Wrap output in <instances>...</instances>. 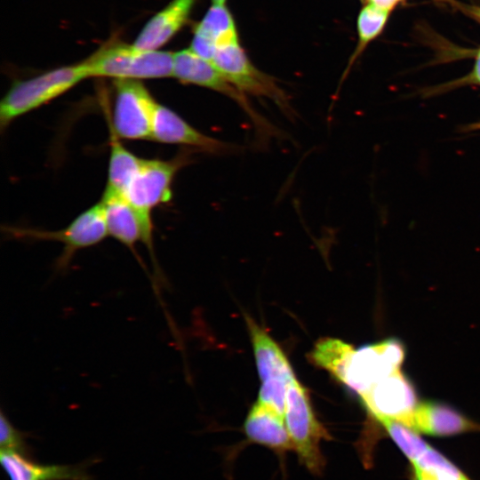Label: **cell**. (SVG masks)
Returning <instances> with one entry per match:
<instances>
[{"mask_svg":"<svg viewBox=\"0 0 480 480\" xmlns=\"http://www.w3.org/2000/svg\"><path fill=\"white\" fill-rule=\"evenodd\" d=\"M404 425L433 436H452L476 428L475 424L455 409L436 402L418 404Z\"/></svg>","mask_w":480,"mask_h":480,"instance_id":"16","label":"cell"},{"mask_svg":"<svg viewBox=\"0 0 480 480\" xmlns=\"http://www.w3.org/2000/svg\"><path fill=\"white\" fill-rule=\"evenodd\" d=\"M115 104L110 124L117 138L151 140L158 102L139 80L115 79Z\"/></svg>","mask_w":480,"mask_h":480,"instance_id":"8","label":"cell"},{"mask_svg":"<svg viewBox=\"0 0 480 480\" xmlns=\"http://www.w3.org/2000/svg\"><path fill=\"white\" fill-rule=\"evenodd\" d=\"M82 63L88 77L140 80L173 76L172 52L140 50L117 41L106 44Z\"/></svg>","mask_w":480,"mask_h":480,"instance_id":"1","label":"cell"},{"mask_svg":"<svg viewBox=\"0 0 480 480\" xmlns=\"http://www.w3.org/2000/svg\"><path fill=\"white\" fill-rule=\"evenodd\" d=\"M393 441L412 461L417 460L429 447L413 429L394 420L380 421Z\"/></svg>","mask_w":480,"mask_h":480,"instance_id":"21","label":"cell"},{"mask_svg":"<svg viewBox=\"0 0 480 480\" xmlns=\"http://www.w3.org/2000/svg\"><path fill=\"white\" fill-rule=\"evenodd\" d=\"M404 357V344L395 339L352 347L332 376L361 396L380 380L400 370Z\"/></svg>","mask_w":480,"mask_h":480,"instance_id":"4","label":"cell"},{"mask_svg":"<svg viewBox=\"0 0 480 480\" xmlns=\"http://www.w3.org/2000/svg\"><path fill=\"white\" fill-rule=\"evenodd\" d=\"M183 84H192L221 92L235 100L250 118L255 133V145L267 147L273 139L283 136L282 132L258 113L244 92L229 83L209 60L191 49L173 53V76Z\"/></svg>","mask_w":480,"mask_h":480,"instance_id":"3","label":"cell"},{"mask_svg":"<svg viewBox=\"0 0 480 480\" xmlns=\"http://www.w3.org/2000/svg\"><path fill=\"white\" fill-rule=\"evenodd\" d=\"M27 433L16 428L7 416L1 411L0 447L3 451H12L30 457L29 446L26 441Z\"/></svg>","mask_w":480,"mask_h":480,"instance_id":"23","label":"cell"},{"mask_svg":"<svg viewBox=\"0 0 480 480\" xmlns=\"http://www.w3.org/2000/svg\"><path fill=\"white\" fill-rule=\"evenodd\" d=\"M195 32L213 41L217 48L237 43L234 20L223 4L212 5Z\"/></svg>","mask_w":480,"mask_h":480,"instance_id":"19","label":"cell"},{"mask_svg":"<svg viewBox=\"0 0 480 480\" xmlns=\"http://www.w3.org/2000/svg\"><path fill=\"white\" fill-rule=\"evenodd\" d=\"M214 4H223L226 0H212Z\"/></svg>","mask_w":480,"mask_h":480,"instance_id":"29","label":"cell"},{"mask_svg":"<svg viewBox=\"0 0 480 480\" xmlns=\"http://www.w3.org/2000/svg\"><path fill=\"white\" fill-rule=\"evenodd\" d=\"M244 430L249 441L272 450L280 457L293 450L284 416L258 401L245 418Z\"/></svg>","mask_w":480,"mask_h":480,"instance_id":"13","label":"cell"},{"mask_svg":"<svg viewBox=\"0 0 480 480\" xmlns=\"http://www.w3.org/2000/svg\"><path fill=\"white\" fill-rule=\"evenodd\" d=\"M389 12V10L381 8L372 3L368 4L362 9L357 20L358 51L363 50L370 41L381 32Z\"/></svg>","mask_w":480,"mask_h":480,"instance_id":"22","label":"cell"},{"mask_svg":"<svg viewBox=\"0 0 480 480\" xmlns=\"http://www.w3.org/2000/svg\"><path fill=\"white\" fill-rule=\"evenodd\" d=\"M469 80L475 84H480V55L477 54L473 72Z\"/></svg>","mask_w":480,"mask_h":480,"instance_id":"28","label":"cell"},{"mask_svg":"<svg viewBox=\"0 0 480 480\" xmlns=\"http://www.w3.org/2000/svg\"><path fill=\"white\" fill-rule=\"evenodd\" d=\"M453 6L480 22V6L459 3L455 0H447Z\"/></svg>","mask_w":480,"mask_h":480,"instance_id":"26","label":"cell"},{"mask_svg":"<svg viewBox=\"0 0 480 480\" xmlns=\"http://www.w3.org/2000/svg\"><path fill=\"white\" fill-rule=\"evenodd\" d=\"M211 62L241 92L268 97L286 116L292 119L296 116L284 92L251 64L238 43L218 47Z\"/></svg>","mask_w":480,"mask_h":480,"instance_id":"9","label":"cell"},{"mask_svg":"<svg viewBox=\"0 0 480 480\" xmlns=\"http://www.w3.org/2000/svg\"><path fill=\"white\" fill-rule=\"evenodd\" d=\"M196 0H172L143 27L133 45L156 51L165 44L185 24Z\"/></svg>","mask_w":480,"mask_h":480,"instance_id":"17","label":"cell"},{"mask_svg":"<svg viewBox=\"0 0 480 480\" xmlns=\"http://www.w3.org/2000/svg\"><path fill=\"white\" fill-rule=\"evenodd\" d=\"M0 460L10 480H94L87 472L85 463L41 464L34 461L31 457L3 450Z\"/></svg>","mask_w":480,"mask_h":480,"instance_id":"14","label":"cell"},{"mask_svg":"<svg viewBox=\"0 0 480 480\" xmlns=\"http://www.w3.org/2000/svg\"><path fill=\"white\" fill-rule=\"evenodd\" d=\"M245 321L261 382L281 380L291 384L296 377L282 348L251 316H246Z\"/></svg>","mask_w":480,"mask_h":480,"instance_id":"15","label":"cell"},{"mask_svg":"<svg viewBox=\"0 0 480 480\" xmlns=\"http://www.w3.org/2000/svg\"><path fill=\"white\" fill-rule=\"evenodd\" d=\"M104 205L108 235L114 237L135 255L139 241L148 247L154 265L156 288L164 283L162 271L156 263L153 253L151 216L134 207L124 195L105 190L100 200Z\"/></svg>","mask_w":480,"mask_h":480,"instance_id":"10","label":"cell"},{"mask_svg":"<svg viewBox=\"0 0 480 480\" xmlns=\"http://www.w3.org/2000/svg\"><path fill=\"white\" fill-rule=\"evenodd\" d=\"M359 397L379 421L388 419L404 424L418 404L412 384L400 370L380 380Z\"/></svg>","mask_w":480,"mask_h":480,"instance_id":"12","label":"cell"},{"mask_svg":"<svg viewBox=\"0 0 480 480\" xmlns=\"http://www.w3.org/2000/svg\"><path fill=\"white\" fill-rule=\"evenodd\" d=\"M5 232L16 238L50 240L63 244V252L56 261L57 272L66 270L76 252L97 244L108 236L101 201L80 213L68 226L59 230L7 227Z\"/></svg>","mask_w":480,"mask_h":480,"instance_id":"6","label":"cell"},{"mask_svg":"<svg viewBox=\"0 0 480 480\" xmlns=\"http://www.w3.org/2000/svg\"><path fill=\"white\" fill-rule=\"evenodd\" d=\"M289 386V383L281 380L261 382L257 401L284 416Z\"/></svg>","mask_w":480,"mask_h":480,"instance_id":"24","label":"cell"},{"mask_svg":"<svg viewBox=\"0 0 480 480\" xmlns=\"http://www.w3.org/2000/svg\"><path fill=\"white\" fill-rule=\"evenodd\" d=\"M412 464L415 480H468L455 466L430 446Z\"/></svg>","mask_w":480,"mask_h":480,"instance_id":"20","label":"cell"},{"mask_svg":"<svg viewBox=\"0 0 480 480\" xmlns=\"http://www.w3.org/2000/svg\"><path fill=\"white\" fill-rule=\"evenodd\" d=\"M196 151L185 148L170 160L144 159L124 192L138 210L150 214L153 208L172 199V185L177 172L191 163Z\"/></svg>","mask_w":480,"mask_h":480,"instance_id":"7","label":"cell"},{"mask_svg":"<svg viewBox=\"0 0 480 480\" xmlns=\"http://www.w3.org/2000/svg\"><path fill=\"white\" fill-rule=\"evenodd\" d=\"M151 140L216 156L236 155L242 150L236 144L201 132L173 110L159 103L154 114Z\"/></svg>","mask_w":480,"mask_h":480,"instance_id":"11","label":"cell"},{"mask_svg":"<svg viewBox=\"0 0 480 480\" xmlns=\"http://www.w3.org/2000/svg\"><path fill=\"white\" fill-rule=\"evenodd\" d=\"M85 78L88 75L81 62L15 82L0 102L1 132L18 117L60 96Z\"/></svg>","mask_w":480,"mask_h":480,"instance_id":"2","label":"cell"},{"mask_svg":"<svg viewBox=\"0 0 480 480\" xmlns=\"http://www.w3.org/2000/svg\"><path fill=\"white\" fill-rule=\"evenodd\" d=\"M284 420L300 462L313 475H320L325 465L321 443L330 436L316 418L308 391L297 379L288 388Z\"/></svg>","mask_w":480,"mask_h":480,"instance_id":"5","label":"cell"},{"mask_svg":"<svg viewBox=\"0 0 480 480\" xmlns=\"http://www.w3.org/2000/svg\"><path fill=\"white\" fill-rule=\"evenodd\" d=\"M371 3L391 11L401 0H370Z\"/></svg>","mask_w":480,"mask_h":480,"instance_id":"27","label":"cell"},{"mask_svg":"<svg viewBox=\"0 0 480 480\" xmlns=\"http://www.w3.org/2000/svg\"><path fill=\"white\" fill-rule=\"evenodd\" d=\"M191 50L200 57L212 61L217 50L213 41L198 33L194 34Z\"/></svg>","mask_w":480,"mask_h":480,"instance_id":"25","label":"cell"},{"mask_svg":"<svg viewBox=\"0 0 480 480\" xmlns=\"http://www.w3.org/2000/svg\"><path fill=\"white\" fill-rule=\"evenodd\" d=\"M110 132V154L105 190L123 195L142 158L129 151L118 141L116 134L112 131Z\"/></svg>","mask_w":480,"mask_h":480,"instance_id":"18","label":"cell"}]
</instances>
